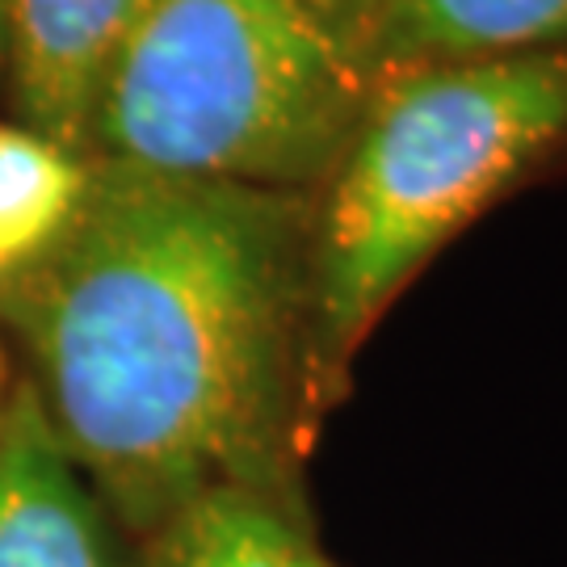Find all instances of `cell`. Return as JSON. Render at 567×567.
Masks as SVG:
<instances>
[{"instance_id": "cell-8", "label": "cell", "mask_w": 567, "mask_h": 567, "mask_svg": "<svg viewBox=\"0 0 567 567\" xmlns=\"http://www.w3.org/2000/svg\"><path fill=\"white\" fill-rule=\"evenodd\" d=\"M89 182V161L30 126L0 122V278L60 236Z\"/></svg>"}, {"instance_id": "cell-11", "label": "cell", "mask_w": 567, "mask_h": 567, "mask_svg": "<svg viewBox=\"0 0 567 567\" xmlns=\"http://www.w3.org/2000/svg\"><path fill=\"white\" fill-rule=\"evenodd\" d=\"M4 395H9V386H4V349H0V408H4Z\"/></svg>"}, {"instance_id": "cell-6", "label": "cell", "mask_w": 567, "mask_h": 567, "mask_svg": "<svg viewBox=\"0 0 567 567\" xmlns=\"http://www.w3.org/2000/svg\"><path fill=\"white\" fill-rule=\"evenodd\" d=\"M567 47V0H374L353 30L365 81Z\"/></svg>"}, {"instance_id": "cell-9", "label": "cell", "mask_w": 567, "mask_h": 567, "mask_svg": "<svg viewBox=\"0 0 567 567\" xmlns=\"http://www.w3.org/2000/svg\"><path fill=\"white\" fill-rule=\"evenodd\" d=\"M311 9H320L337 30H341L344 39L353 42V30H358V21H362V13L374 4V0H307Z\"/></svg>"}, {"instance_id": "cell-1", "label": "cell", "mask_w": 567, "mask_h": 567, "mask_svg": "<svg viewBox=\"0 0 567 567\" xmlns=\"http://www.w3.org/2000/svg\"><path fill=\"white\" fill-rule=\"evenodd\" d=\"M316 194L89 161L0 332L89 487L152 538L219 487L290 484L311 425Z\"/></svg>"}, {"instance_id": "cell-10", "label": "cell", "mask_w": 567, "mask_h": 567, "mask_svg": "<svg viewBox=\"0 0 567 567\" xmlns=\"http://www.w3.org/2000/svg\"><path fill=\"white\" fill-rule=\"evenodd\" d=\"M4 60H9V4L0 0V81H4Z\"/></svg>"}, {"instance_id": "cell-4", "label": "cell", "mask_w": 567, "mask_h": 567, "mask_svg": "<svg viewBox=\"0 0 567 567\" xmlns=\"http://www.w3.org/2000/svg\"><path fill=\"white\" fill-rule=\"evenodd\" d=\"M0 567H126L118 522L25 379L0 408Z\"/></svg>"}, {"instance_id": "cell-3", "label": "cell", "mask_w": 567, "mask_h": 567, "mask_svg": "<svg viewBox=\"0 0 567 567\" xmlns=\"http://www.w3.org/2000/svg\"><path fill=\"white\" fill-rule=\"evenodd\" d=\"M374 84L307 0H143L89 161L316 194Z\"/></svg>"}, {"instance_id": "cell-5", "label": "cell", "mask_w": 567, "mask_h": 567, "mask_svg": "<svg viewBox=\"0 0 567 567\" xmlns=\"http://www.w3.org/2000/svg\"><path fill=\"white\" fill-rule=\"evenodd\" d=\"M4 84L21 126L89 161L93 122L143 0H4Z\"/></svg>"}, {"instance_id": "cell-2", "label": "cell", "mask_w": 567, "mask_h": 567, "mask_svg": "<svg viewBox=\"0 0 567 567\" xmlns=\"http://www.w3.org/2000/svg\"><path fill=\"white\" fill-rule=\"evenodd\" d=\"M567 135V51L374 84L311 224V416L395 295Z\"/></svg>"}, {"instance_id": "cell-7", "label": "cell", "mask_w": 567, "mask_h": 567, "mask_svg": "<svg viewBox=\"0 0 567 567\" xmlns=\"http://www.w3.org/2000/svg\"><path fill=\"white\" fill-rule=\"evenodd\" d=\"M147 567H328L295 484L219 487L147 538Z\"/></svg>"}]
</instances>
